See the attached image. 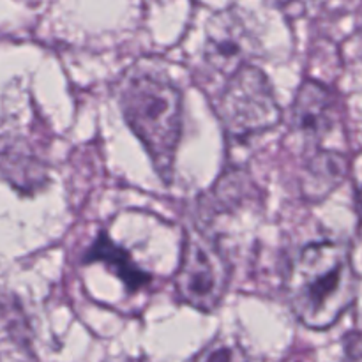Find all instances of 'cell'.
Here are the masks:
<instances>
[{
	"mask_svg": "<svg viewBox=\"0 0 362 362\" xmlns=\"http://www.w3.org/2000/svg\"><path fill=\"white\" fill-rule=\"evenodd\" d=\"M357 274L346 246L332 240L304 246L292 258L286 297L296 317L310 329H329L354 304Z\"/></svg>",
	"mask_w": 362,
	"mask_h": 362,
	"instance_id": "1",
	"label": "cell"
},
{
	"mask_svg": "<svg viewBox=\"0 0 362 362\" xmlns=\"http://www.w3.org/2000/svg\"><path fill=\"white\" fill-rule=\"evenodd\" d=\"M119 103L126 122L151 154L156 172L170 182L182 129L180 90L161 71L133 66L119 83Z\"/></svg>",
	"mask_w": 362,
	"mask_h": 362,
	"instance_id": "2",
	"label": "cell"
},
{
	"mask_svg": "<svg viewBox=\"0 0 362 362\" xmlns=\"http://www.w3.org/2000/svg\"><path fill=\"white\" fill-rule=\"evenodd\" d=\"M219 119L232 140H246L271 129L281 119V108L267 76L257 67H240L219 95Z\"/></svg>",
	"mask_w": 362,
	"mask_h": 362,
	"instance_id": "3",
	"label": "cell"
},
{
	"mask_svg": "<svg viewBox=\"0 0 362 362\" xmlns=\"http://www.w3.org/2000/svg\"><path fill=\"white\" fill-rule=\"evenodd\" d=\"M230 265L214 240L202 233H187L180 267L175 276L177 296L200 311H212L225 297Z\"/></svg>",
	"mask_w": 362,
	"mask_h": 362,
	"instance_id": "4",
	"label": "cell"
},
{
	"mask_svg": "<svg viewBox=\"0 0 362 362\" xmlns=\"http://www.w3.org/2000/svg\"><path fill=\"white\" fill-rule=\"evenodd\" d=\"M255 39L237 11L214 14L205 30V62L211 69L232 76L253 57Z\"/></svg>",
	"mask_w": 362,
	"mask_h": 362,
	"instance_id": "5",
	"label": "cell"
},
{
	"mask_svg": "<svg viewBox=\"0 0 362 362\" xmlns=\"http://www.w3.org/2000/svg\"><path fill=\"white\" fill-rule=\"evenodd\" d=\"M336 122L334 92L318 81L300 85L292 105V127L310 144H318Z\"/></svg>",
	"mask_w": 362,
	"mask_h": 362,
	"instance_id": "6",
	"label": "cell"
},
{
	"mask_svg": "<svg viewBox=\"0 0 362 362\" xmlns=\"http://www.w3.org/2000/svg\"><path fill=\"white\" fill-rule=\"evenodd\" d=\"M346 175V159L336 152H318L310 159L304 179V193L310 198H324Z\"/></svg>",
	"mask_w": 362,
	"mask_h": 362,
	"instance_id": "7",
	"label": "cell"
},
{
	"mask_svg": "<svg viewBox=\"0 0 362 362\" xmlns=\"http://www.w3.org/2000/svg\"><path fill=\"white\" fill-rule=\"evenodd\" d=\"M88 262H105L110 269H113L119 278L126 283L129 290H140L152 281L147 272L140 271L138 265L133 264L129 255L110 240V237L99 235L98 240L87 251Z\"/></svg>",
	"mask_w": 362,
	"mask_h": 362,
	"instance_id": "8",
	"label": "cell"
},
{
	"mask_svg": "<svg viewBox=\"0 0 362 362\" xmlns=\"http://www.w3.org/2000/svg\"><path fill=\"white\" fill-rule=\"evenodd\" d=\"M187 362H247V357L235 339L218 338Z\"/></svg>",
	"mask_w": 362,
	"mask_h": 362,
	"instance_id": "9",
	"label": "cell"
},
{
	"mask_svg": "<svg viewBox=\"0 0 362 362\" xmlns=\"http://www.w3.org/2000/svg\"><path fill=\"white\" fill-rule=\"evenodd\" d=\"M343 362H361V338L359 332H352L345 339V359Z\"/></svg>",
	"mask_w": 362,
	"mask_h": 362,
	"instance_id": "10",
	"label": "cell"
},
{
	"mask_svg": "<svg viewBox=\"0 0 362 362\" xmlns=\"http://www.w3.org/2000/svg\"><path fill=\"white\" fill-rule=\"evenodd\" d=\"M279 7H304L310 0H271Z\"/></svg>",
	"mask_w": 362,
	"mask_h": 362,
	"instance_id": "11",
	"label": "cell"
},
{
	"mask_svg": "<svg viewBox=\"0 0 362 362\" xmlns=\"http://www.w3.org/2000/svg\"><path fill=\"white\" fill-rule=\"evenodd\" d=\"M120 362H140V361H131V359H127V361H120Z\"/></svg>",
	"mask_w": 362,
	"mask_h": 362,
	"instance_id": "12",
	"label": "cell"
}]
</instances>
